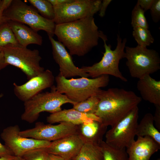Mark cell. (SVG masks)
<instances>
[{"label":"cell","instance_id":"ffe728a7","mask_svg":"<svg viewBox=\"0 0 160 160\" xmlns=\"http://www.w3.org/2000/svg\"><path fill=\"white\" fill-rule=\"evenodd\" d=\"M78 134L85 143H98L103 140L108 127L101 121L93 120L78 125Z\"/></svg>","mask_w":160,"mask_h":160},{"label":"cell","instance_id":"d6986e66","mask_svg":"<svg viewBox=\"0 0 160 160\" xmlns=\"http://www.w3.org/2000/svg\"><path fill=\"white\" fill-rule=\"evenodd\" d=\"M137 87L141 98L154 104L160 106V81H157L150 75H146L139 79Z\"/></svg>","mask_w":160,"mask_h":160},{"label":"cell","instance_id":"9a60e30c","mask_svg":"<svg viewBox=\"0 0 160 160\" xmlns=\"http://www.w3.org/2000/svg\"><path fill=\"white\" fill-rule=\"evenodd\" d=\"M84 143L78 134H75L51 142L45 149L48 153L59 156L64 160L73 159L78 154Z\"/></svg>","mask_w":160,"mask_h":160},{"label":"cell","instance_id":"836d02e7","mask_svg":"<svg viewBox=\"0 0 160 160\" xmlns=\"http://www.w3.org/2000/svg\"><path fill=\"white\" fill-rule=\"evenodd\" d=\"M156 110L153 116L154 121L155 122L156 128L160 130V106L155 105Z\"/></svg>","mask_w":160,"mask_h":160},{"label":"cell","instance_id":"d4e9b609","mask_svg":"<svg viewBox=\"0 0 160 160\" xmlns=\"http://www.w3.org/2000/svg\"><path fill=\"white\" fill-rule=\"evenodd\" d=\"M132 34L137 45L147 47L154 42V39L148 29L139 27H134Z\"/></svg>","mask_w":160,"mask_h":160},{"label":"cell","instance_id":"44dd1931","mask_svg":"<svg viewBox=\"0 0 160 160\" xmlns=\"http://www.w3.org/2000/svg\"><path fill=\"white\" fill-rule=\"evenodd\" d=\"M153 115L150 113L145 114L138 123L136 135L137 137L149 136L160 145V133L153 125Z\"/></svg>","mask_w":160,"mask_h":160},{"label":"cell","instance_id":"ac0fdd59","mask_svg":"<svg viewBox=\"0 0 160 160\" xmlns=\"http://www.w3.org/2000/svg\"><path fill=\"white\" fill-rule=\"evenodd\" d=\"M20 46L27 47L30 44L42 45V36L37 32L21 23L12 20L7 21Z\"/></svg>","mask_w":160,"mask_h":160},{"label":"cell","instance_id":"7a4b0ae2","mask_svg":"<svg viewBox=\"0 0 160 160\" xmlns=\"http://www.w3.org/2000/svg\"><path fill=\"white\" fill-rule=\"evenodd\" d=\"M96 95L99 102L95 114L103 124L111 127L138 106L142 100L133 92L118 88L100 89Z\"/></svg>","mask_w":160,"mask_h":160},{"label":"cell","instance_id":"484cf974","mask_svg":"<svg viewBox=\"0 0 160 160\" xmlns=\"http://www.w3.org/2000/svg\"><path fill=\"white\" fill-rule=\"evenodd\" d=\"M19 45L7 21L0 24V49L7 45Z\"/></svg>","mask_w":160,"mask_h":160},{"label":"cell","instance_id":"3957f363","mask_svg":"<svg viewBox=\"0 0 160 160\" xmlns=\"http://www.w3.org/2000/svg\"><path fill=\"white\" fill-rule=\"evenodd\" d=\"M55 80L56 91L77 103L96 95L101 88L108 85L110 79L108 75H103L92 79L81 77L68 79L59 73Z\"/></svg>","mask_w":160,"mask_h":160},{"label":"cell","instance_id":"9c48e42d","mask_svg":"<svg viewBox=\"0 0 160 160\" xmlns=\"http://www.w3.org/2000/svg\"><path fill=\"white\" fill-rule=\"evenodd\" d=\"M139 108H133L125 116L106 131L105 142L112 147L122 149L135 140L138 124Z\"/></svg>","mask_w":160,"mask_h":160},{"label":"cell","instance_id":"74e56055","mask_svg":"<svg viewBox=\"0 0 160 160\" xmlns=\"http://www.w3.org/2000/svg\"><path fill=\"white\" fill-rule=\"evenodd\" d=\"M46 160H65L62 157L57 155L49 153Z\"/></svg>","mask_w":160,"mask_h":160},{"label":"cell","instance_id":"d590c367","mask_svg":"<svg viewBox=\"0 0 160 160\" xmlns=\"http://www.w3.org/2000/svg\"><path fill=\"white\" fill-rule=\"evenodd\" d=\"M53 7L70 2L71 0H49Z\"/></svg>","mask_w":160,"mask_h":160},{"label":"cell","instance_id":"7c38bea8","mask_svg":"<svg viewBox=\"0 0 160 160\" xmlns=\"http://www.w3.org/2000/svg\"><path fill=\"white\" fill-rule=\"evenodd\" d=\"M20 131L19 126L15 125L4 129L0 135L5 145L16 157H22L34 149L46 148L51 143L50 142L22 136L20 134Z\"/></svg>","mask_w":160,"mask_h":160},{"label":"cell","instance_id":"603a6c76","mask_svg":"<svg viewBox=\"0 0 160 160\" xmlns=\"http://www.w3.org/2000/svg\"><path fill=\"white\" fill-rule=\"evenodd\" d=\"M98 144L102 149L103 160H129L125 148H115L103 140L100 141Z\"/></svg>","mask_w":160,"mask_h":160},{"label":"cell","instance_id":"1f68e13d","mask_svg":"<svg viewBox=\"0 0 160 160\" xmlns=\"http://www.w3.org/2000/svg\"><path fill=\"white\" fill-rule=\"evenodd\" d=\"M14 156L9 148L5 145L0 142V158L6 157Z\"/></svg>","mask_w":160,"mask_h":160},{"label":"cell","instance_id":"8d00e7d4","mask_svg":"<svg viewBox=\"0 0 160 160\" xmlns=\"http://www.w3.org/2000/svg\"><path fill=\"white\" fill-rule=\"evenodd\" d=\"M8 65L6 63L2 53L0 52V72L6 67Z\"/></svg>","mask_w":160,"mask_h":160},{"label":"cell","instance_id":"e575fe53","mask_svg":"<svg viewBox=\"0 0 160 160\" xmlns=\"http://www.w3.org/2000/svg\"><path fill=\"white\" fill-rule=\"evenodd\" d=\"M112 1L111 0H103L102 1L100 8L99 11L100 16L103 17L105 16L107 8Z\"/></svg>","mask_w":160,"mask_h":160},{"label":"cell","instance_id":"52a82bcc","mask_svg":"<svg viewBox=\"0 0 160 160\" xmlns=\"http://www.w3.org/2000/svg\"><path fill=\"white\" fill-rule=\"evenodd\" d=\"M125 49L126 65L132 78L139 79L160 69V58L156 50L138 45Z\"/></svg>","mask_w":160,"mask_h":160},{"label":"cell","instance_id":"7402d4cb","mask_svg":"<svg viewBox=\"0 0 160 160\" xmlns=\"http://www.w3.org/2000/svg\"><path fill=\"white\" fill-rule=\"evenodd\" d=\"M73 160H103V153L98 143L85 142Z\"/></svg>","mask_w":160,"mask_h":160},{"label":"cell","instance_id":"cb8c5ba5","mask_svg":"<svg viewBox=\"0 0 160 160\" xmlns=\"http://www.w3.org/2000/svg\"><path fill=\"white\" fill-rule=\"evenodd\" d=\"M28 1L42 16L48 20H54V9L49 0H28Z\"/></svg>","mask_w":160,"mask_h":160},{"label":"cell","instance_id":"ba28073f","mask_svg":"<svg viewBox=\"0 0 160 160\" xmlns=\"http://www.w3.org/2000/svg\"><path fill=\"white\" fill-rule=\"evenodd\" d=\"M6 63L20 69L29 80L43 72L40 65L41 59L39 51L31 50L20 45H9L0 49Z\"/></svg>","mask_w":160,"mask_h":160},{"label":"cell","instance_id":"ab89813d","mask_svg":"<svg viewBox=\"0 0 160 160\" xmlns=\"http://www.w3.org/2000/svg\"><path fill=\"white\" fill-rule=\"evenodd\" d=\"M15 160H25L23 157H17Z\"/></svg>","mask_w":160,"mask_h":160},{"label":"cell","instance_id":"e0dca14e","mask_svg":"<svg viewBox=\"0 0 160 160\" xmlns=\"http://www.w3.org/2000/svg\"><path fill=\"white\" fill-rule=\"evenodd\" d=\"M93 120L101 121L99 118L95 114L83 113L73 108L51 114L47 118V121L51 124L66 122L78 125Z\"/></svg>","mask_w":160,"mask_h":160},{"label":"cell","instance_id":"b9f144b4","mask_svg":"<svg viewBox=\"0 0 160 160\" xmlns=\"http://www.w3.org/2000/svg\"><path fill=\"white\" fill-rule=\"evenodd\" d=\"M156 160H160V159L159 158L158 159Z\"/></svg>","mask_w":160,"mask_h":160},{"label":"cell","instance_id":"2e32d148","mask_svg":"<svg viewBox=\"0 0 160 160\" xmlns=\"http://www.w3.org/2000/svg\"><path fill=\"white\" fill-rule=\"evenodd\" d=\"M126 148L129 160H149L160 149V145L149 136L137 137Z\"/></svg>","mask_w":160,"mask_h":160},{"label":"cell","instance_id":"4fadbf2b","mask_svg":"<svg viewBox=\"0 0 160 160\" xmlns=\"http://www.w3.org/2000/svg\"><path fill=\"white\" fill-rule=\"evenodd\" d=\"M55 78L49 70H44L32 78L25 83L18 85L13 83L15 95L24 102L40 93L42 90L53 86Z\"/></svg>","mask_w":160,"mask_h":160},{"label":"cell","instance_id":"6da1fadb","mask_svg":"<svg viewBox=\"0 0 160 160\" xmlns=\"http://www.w3.org/2000/svg\"><path fill=\"white\" fill-rule=\"evenodd\" d=\"M54 35L71 55L82 56L98 45L100 31L93 17H88L56 24Z\"/></svg>","mask_w":160,"mask_h":160},{"label":"cell","instance_id":"d6a6232c","mask_svg":"<svg viewBox=\"0 0 160 160\" xmlns=\"http://www.w3.org/2000/svg\"><path fill=\"white\" fill-rule=\"evenodd\" d=\"M154 0H138L137 3L144 12L150 9Z\"/></svg>","mask_w":160,"mask_h":160},{"label":"cell","instance_id":"7bdbcfd3","mask_svg":"<svg viewBox=\"0 0 160 160\" xmlns=\"http://www.w3.org/2000/svg\"></svg>","mask_w":160,"mask_h":160},{"label":"cell","instance_id":"5bb4252c","mask_svg":"<svg viewBox=\"0 0 160 160\" xmlns=\"http://www.w3.org/2000/svg\"><path fill=\"white\" fill-rule=\"evenodd\" d=\"M48 37L52 45L53 59L59 65L60 74L67 79L76 76L89 77L81 68L77 67L75 65L71 55L61 42L55 40L52 36Z\"/></svg>","mask_w":160,"mask_h":160},{"label":"cell","instance_id":"8992f818","mask_svg":"<svg viewBox=\"0 0 160 160\" xmlns=\"http://www.w3.org/2000/svg\"><path fill=\"white\" fill-rule=\"evenodd\" d=\"M3 15L6 21L18 22L28 25L37 32L43 30L48 36H53L56 24L54 20L42 16L32 6L27 4L21 0H12L4 10Z\"/></svg>","mask_w":160,"mask_h":160},{"label":"cell","instance_id":"f35d334b","mask_svg":"<svg viewBox=\"0 0 160 160\" xmlns=\"http://www.w3.org/2000/svg\"><path fill=\"white\" fill-rule=\"evenodd\" d=\"M17 157L13 156L6 157L0 158V160H15Z\"/></svg>","mask_w":160,"mask_h":160},{"label":"cell","instance_id":"60d3db41","mask_svg":"<svg viewBox=\"0 0 160 160\" xmlns=\"http://www.w3.org/2000/svg\"><path fill=\"white\" fill-rule=\"evenodd\" d=\"M65 160H73V159H69Z\"/></svg>","mask_w":160,"mask_h":160},{"label":"cell","instance_id":"4316f807","mask_svg":"<svg viewBox=\"0 0 160 160\" xmlns=\"http://www.w3.org/2000/svg\"><path fill=\"white\" fill-rule=\"evenodd\" d=\"M99 102L98 97L96 95H93L85 100L76 103L73 105V108L83 113L95 114Z\"/></svg>","mask_w":160,"mask_h":160},{"label":"cell","instance_id":"8fae6325","mask_svg":"<svg viewBox=\"0 0 160 160\" xmlns=\"http://www.w3.org/2000/svg\"><path fill=\"white\" fill-rule=\"evenodd\" d=\"M78 125L68 122H62L54 125L38 122L34 127L20 131V134L25 137L51 142L78 134Z\"/></svg>","mask_w":160,"mask_h":160},{"label":"cell","instance_id":"277c9868","mask_svg":"<svg viewBox=\"0 0 160 160\" xmlns=\"http://www.w3.org/2000/svg\"><path fill=\"white\" fill-rule=\"evenodd\" d=\"M99 36L103 41L105 49L101 60L92 66L81 68L93 78L103 75H110L124 82L127 81V79L123 75L119 68L120 60L124 58L126 39L122 40L120 35L117 34V46L115 49L112 50L111 45L107 44V37L102 31H100Z\"/></svg>","mask_w":160,"mask_h":160},{"label":"cell","instance_id":"f546056e","mask_svg":"<svg viewBox=\"0 0 160 160\" xmlns=\"http://www.w3.org/2000/svg\"><path fill=\"white\" fill-rule=\"evenodd\" d=\"M150 9L153 20L158 22L160 19V0H154Z\"/></svg>","mask_w":160,"mask_h":160},{"label":"cell","instance_id":"4dcf8cb0","mask_svg":"<svg viewBox=\"0 0 160 160\" xmlns=\"http://www.w3.org/2000/svg\"><path fill=\"white\" fill-rule=\"evenodd\" d=\"M12 0H1L0 1V24L6 21L4 18L3 12L9 6Z\"/></svg>","mask_w":160,"mask_h":160},{"label":"cell","instance_id":"30bf717a","mask_svg":"<svg viewBox=\"0 0 160 160\" xmlns=\"http://www.w3.org/2000/svg\"><path fill=\"white\" fill-rule=\"evenodd\" d=\"M100 0H71L68 3L54 6L56 24L71 22L88 17H93L99 11Z\"/></svg>","mask_w":160,"mask_h":160},{"label":"cell","instance_id":"f1b7e54d","mask_svg":"<svg viewBox=\"0 0 160 160\" xmlns=\"http://www.w3.org/2000/svg\"><path fill=\"white\" fill-rule=\"evenodd\" d=\"M48 153L45 148H39L26 153L22 157L25 160H46Z\"/></svg>","mask_w":160,"mask_h":160},{"label":"cell","instance_id":"83f0119b","mask_svg":"<svg viewBox=\"0 0 160 160\" xmlns=\"http://www.w3.org/2000/svg\"><path fill=\"white\" fill-rule=\"evenodd\" d=\"M131 24L133 28L139 27L148 29V28L145 12L137 3L132 12Z\"/></svg>","mask_w":160,"mask_h":160},{"label":"cell","instance_id":"5b68a950","mask_svg":"<svg viewBox=\"0 0 160 160\" xmlns=\"http://www.w3.org/2000/svg\"><path fill=\"white\" fill-rule=\"evenodd\" d=\"M51 88L50 92L40 93L24 102V111L21 116L22 120L33 123L42 112L54 113L62 110L61 106L65 104L69 103L74 105L76 103L64 94L57 92L55 86L53 85Z\"/></svg>","mask_w":160,"mask_h":160}]
</instances>
